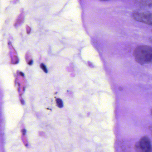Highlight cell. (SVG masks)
Listing matches in <instances>:
<instances>
[{"instance_id":"obj_2","label":"cell","mask_w":152,"mask_h":152,"mask_svg":"<svg viewBox=\"0 0 152 152\" xmlns=\"http://www.w3.org/2000/svg\"><path fill=\"white\" fill-rule=\"evenodd\" d=\"M133 18L138 22L152 26V13L145 11H137L132 14Z\"/></svg>"},{"instance_id":"obj_5","label":"cell","mask_w":152,"mask_h":152,"mask_svg":"<svg viewBox=\"0 0 152 152\" xmlns=\"http://www.w3.org/2000/svg\"><path fill=\"white\" fill-rule=\"evenodd\" d=\"M41 68L44 71L45 73H47V69H46V67L45 66L44 64H42L41 65Z\"/></svg>"},{"instance_id":"obj_3","label":"cell","mask_w":152,"mask_h":152,"mask_svg":"<svg viewBox=\"0 0 152 152\" xmlns=\"http://www.w3.org/2000/svg\"><path fill=\"white\" fill-rule=\"evenodd\" d=\"M137 152H152L151 141L147 136H144L137 143L135 146Z\"/></svg>"},{"instance_id":"obj_7","label":"cell","mask_w":152,"mask_h":152,"mask_svg":"<svg viewBox=\"0 0 152 152\" xmlns=\"http://www.w3.org/2000/svg\"><path fill=\"white\" fill-rule=\"evenodd\" d=\"M22 133L23 135H25V134H26V130L23 129V130H22Z\"/></svg>"},{"instance_id":"obj_9","label":"cell","mask_w":152,"mask_h":152,"mask_svg":"<svg viewBox=\"0 0 152 152\" xmlns=\"http://www.w3.org/2000/svg\"><path fill=\"white\" fill-rule=\"evenodd\" d=\"M151 113L152 115V109H151Z\"/></svg>"},{"instance_id":"obj_4","label":"cell","mask_w":152,"mask_h":152,"mask_svg":"<svg viewBox=\"0 0 152 152\" xmlns=\"http://www.w3.org/2000/svg\"><path fill=\"white\" fill-rule=\"evenodd\" d=\"M56 103H57L58 107H59V108H62V107H63V103H62V100H61L59 98L56 99Z\"/></svg>"},{"instance_id":"obj_10","label":"cell","mask_w":152,"mask_h":152,"mask_svg":"<svg viewBox=\"0 0 152 152\" xmlns=\"http://www.w3.org/2000/svg\"></svg>"},{"instance_id":"obj_1","label":"cell","mask_w":152,"mask_h":152,"mask_svg":"<svg viewBox=\"0 0 152 152\" xmlns=\"http://www.w3.org/2000/svg\"><path fill=\"white\" fill-rule=\"evenodd\" d=\"M136 61L145 65L152 62V47L148 45H140L137 47L133 53Z\"/></svg>"},{"instance_id":"obj_6","label":"cell","mask_w":152,"mask_h":152,"mask_svg":"<svg viewBox=\"0 0 152 152\" xmlns=\"http://www.w3.org/2000/svg\"><path fill=\"white\" fill-rule=\"evenodd\" d=\"M23 19V17L21 16V17H20L17 20V21H16V24H18V23H21L22 21V19Z\"/></svg>"},{"instance_id":"obj_8","label":"cell","mask_w":152,"mask_h":152,"mask_svg":"<svg viewBox=\"0 0 152 152\" xmlns=\"http://www.w3.org/2000/svg\"><path fill=\"white\" fill-rule=\"evenodd\" d=\"M100 1H109V0H100Z\"/></svg>"}]
</instances>
